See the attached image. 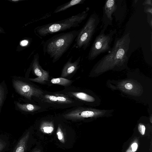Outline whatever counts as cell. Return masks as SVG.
Returning a JSON list of instances; mask_svg holds the SVG:
<instances>
[{"label": "cell", "mask_w": 152, "mask_h": 152, "mask_svg": "<svg viewBox=\"0 0 152 152\" xmlns=\"http://www.w3.org/2000/svg\"><path fill=\"white\" fill-rule=\"evenodd\" d=\"M130 42L129 33L116 37L110 50L96 64L93 71L99 73L109 70H119L126 68L129 58L127 53Z\"/></svg>", "instance_id": "cell-1"}, {"label": "cell", "mask_w": 152, "mask_h": 152, "mask_svg": "<svg viewBox=\"0 0 152 152\" xmlns=\"http://www.w3.org/2000/svg\"><path fill=\"white\" fill-rule=\"evenodd\" d=\"M80 29L55 34L43 43L45 55L52 59L53 63L58 61L67 51L78 35Z\"/></svg>", "instance_id": "cell-2"}, {"label": "cell", "mask_w": 152, "mask_h": 152, "mask_svg": "<svg viewBox=\"0 0 152 152\" xmlns=\"http://www.w3.org/2000/svg\"><path fill=\"white\" fill-rule=\"evenodd\" d=\"M88 10L60 21L39 26L35 28L34 33L39 38L42 39L51 34L78 27L87 18Z\"/></svg>", "instance_id": "cell-3"}, {"label": "cell", "mask_w": 152, "mask_h": 152, "mask_svg": "<svg viewBox=\"0 0 152 152\" xmlns=\"http://www.w3.org/2000/svg\"><path fill=\"white\" fill-rule=\"evenodd\" d=\"M100 22L96 13L91 14L79 32L75 40V46L79 49L86 50L90 45L92 37Z\"/></svg>", "instance_id": "cell-4"}, {"label": "cell", "mask_w": 152, "mask_h": 152, "mask_svg": "<svg viewBox=\"0 0 152 152\" xmlns=\"http://www.w3.org/2000/svg\"><path fill=\"white\" fill-rule=\"evenodd\" d=\"M105 30L102 28L99 34L96 36L90 49L88 59L93 60L102 53L108 52L111 49V44L113 41L116 29L111 30L107 34Z\"/></svg>", "instance_id": "cell-5"}, {"label": "cell", "mask_w": 152, "mask_h": 152, "mask_svg": "<svg viewBox=\"0 0 152 152\" xmlns=\"http://www.w3.org/2000/svg\"><path fill=\"white\" fill-rule=\"evenodd\" d=\"M12 85L16 91L26 99L31 100L33 97H39L43 95V92L20 79H14Z\"/></svg>", "instance_id": "cell-6"}, {"label": "cell", "mask_w": 152, "mask_h": 152, "mask_svg": "<svg viewBox=\"0 0 152 152\" xmlns=\"http://www.w3.org/2000/svg\"><path fill=\"white\" fill-rule=\"evenodd\" d=\"M39 55L37 53L34 55L31 64V67L34 73L37 76L35 78H30L29 80L40 83H44L49 77L48 72L43 69L40 65L39 61Z\"/></svg>", "instance_id": "cell-7"}, {"label": "cell", "mask_w": 152, "mask_h": 152, "mask_svg": "<svg viewBox=\"0 0 152 152\" xmlns=\"http://www.w3.org/2000/svg\"><path fill=\"white\" fill-rule=\"evenodd\" d=\"M116 2L115 0L106 1L103 8L102 28L106 30L109 26L112 25L113 20L112 15L117 8Z\"/></svg>", "instance_id": "cell-8"}, {"label": "cell", "mask_w": 152, "mask_h": 152, "mask_svg": "<svg viewBox=\"0 0 152 152\" xmlns=\"http://www.w3.org/2000/svg\"><path fill=\"white\" fill-rule=\"evenodd\" d=\"M102 111L90 109H77L65 114V116L71 118H87L92 117L103 114Z\"/></svg>", "instance_id": "cell-9"}, {"label": "cell", "mask_w": 152, "mask_h": 152, "mask_svg": "<svg viewBox=\"0 0 152 152\" xmlns=\"http://www.w3.org/2000/svg\"><path fill=\"white\" fill-rule=\"evenodd\" d=\"M72 57L70 58L64 64L62 71L61 76L65 77L75 72L79 67L81 57H79L74 62H72Z\"/></svg>", "instance_id": "cell-10"}, {"label": "cell", "mask_w": 152, "mask_h": 152, "mask_svg": "<svg viewBox=\"0 0 152 152\" xmlns=\"http://www.w3.org/2000/svg\"><path fill=\"white\" fill-rule=\"evenodd\" d=\"M85 0H72L57 7L53 13H56L66 10L74 6L83 4Z\"/></svg>", "instance_id": "cell-11"}, {"label": "cell", "mask_w": 152, "mask_h": 152, "mask_svg": "<svg viewBox=\"0 0 152 152\" xmlns=\"http://www.w3.org/2000/svg\"><path fill=\"white\" fill-rule=\"evenodd\" d=\"M45 98L46 101L58 103L68 104L72 102L69 99L63 96L46 95L45 96Z\"/></svg>", "instance_id": "cell-12"}, {"label": "cell", "mask_w": 152, "mask_h": 152, "mask_svg": "<svg viewBox=\"0 0 152 152\" xmlns=\"http://www.w3.org/2000/svg\"><path fill=\"white\" fill-rule=\"evenodd\" d=\"M69 94L75 98L77 99L82 101L91 102L95 101V98L92 96L83 92H71Z\"/></svg>", "instance_id": "cell-13"}, {"label": "cell", "mask_w": 152, "mask_h": 152, "mask_svg": "<svg viewBox=\"0 0 152 152\" xmlns=\"http://www.w3.org/2000/svg\"><path fill=\"white\" fill-rule=\"evenodd\" d=\"M16 104L20 110L26 112H34L41 108L39 106L31 104H22L17 102Z\"/></svg>", "instance_id": "cell-14"}, {"label": "cell", "mask_w": 152, "mask_h": 152, "mask_svg": "<svg viewBox=\"0 0 152 152\" xmlns=\"http://www.w3.org/2000/svg\"><path fill=\"white\" fill-rule=\"evenodd\" d=\"M7 94V87L4 82L0 83V111Z\"/></svg>", "instance_id": "cell-15"}, {"label": "cell", "mask_w": 152, "mask_h": 152, "mask_svg": "<svg viewBox=\"0 0 152 152\" xmlns=\"http://www.w3.org/2000/svg\"><path fill=\"white\" fill-rule=\"evenodd\" d=\"M120 88L121 89H124L126 91H133V90H135V88L140 87L135 84H134L133 82H124L121 84L120 85Z\"/></svg>", "instance_id": "cell-16"}, {"label": "cell", "mask_w": 152, "mask_h": 152, "mask_svg": "<svg viewBox=\"0 0 152 152\" xmlns=\"http://www.w3.org/2000/svg\"><path fill=\"white\" fill-rule=\"evenodd\" d=\"M10 142L7 137L0 134V152H5L8 149Z\"/></svg>", "instance_id": "cell-17"}, {"label": "cell", "mask_w": 152, "mask_h": 152, "mask_svg": "<svg viewBox=\"0 0 152 152\" xmlns=\"http://www.w3.org/2000/svg\"><path fill=\"white\" fill-rule=\"evenodd\" d=\"M51 82L54 84L67 86L70 85L72 81L67 79L63 77L53 78L51 80Z\"/></svg>", "instance_id": "cell-18"}, {"label": "cell", "mask_w": 152, "mask_h": 152, "mask_svg": "<svg viewBox=\"0 0 152 152\" xmlns=\"http://www.w3.org/2000/svg\"><path fill=\"white\" fill-rule=\"evenodd\" d=\"M32 39L31 38H26L20 41L19 46L22 48L21 50L24 49L30 45Z\"/></svg>", "instance_id": "cell-19"}, {"label": "cell", "mask_w": 152, "mask_h": 152, "mask_svg": "<svg viewBox=\"0 0 152 152\" xmlns=\"http://www.w3.org/2000/svg\"><path fill=\"white\" fill-rule=\"evenodd\" d=\"M138 129L142 135L144 134L145 130V127L144 126L141 124H139L138 126Z\"/></svg>", "instance_id": "cell-20"}, {"label": "cell", "mask_w": 152, "mask_h": 152, "mask_svg": "<svg viewBox=\"0 0 152 152\" xmlns=\"http://www.w3.org/2000/svg\"><path fill=\"white\" fill-rule=\"evenodd\" d=\"M53 129V128L51 126H46L43 128L44 132L47 133H51Z\"/></svg>", "instance_id": "cell-21"}, {"label": "cell", "mask_w": 152, "mask_h": 152, "mask_svg": "<svg viewBox=\"0 0 152 152\" xmlns=\"http://www.w3.org/2000/svg\"><path fill=\"white\" fill-rule=\"evenodd\" d=\"M131 148L133 152L135 151L137 148V144L136 143H133L131 145Z\"/></svg>", "instance_id": "cell-22"}, {"label": "cell", "mask_w": 152, "mask_h": 152, "mask_svg": "<svg viewBox=\"0 0 152 152\" xmlns=\"http://www.w3.org/2000/svg\"><path fill=\"white\" fill-rule=\"evenodd\" d=\"M58 138L59 140H61L62 138V136L60 132H58L57 133Z\"/></svg>", "instance_id": "cell-23"}, {"label": "cell", "mask_w": 152, "mask_h": 152, "mask_svg": "<svg viewBox=\"0 0 152 152\" xmlns=\"http://www.w3.org/2000/svg\"><path fill=\"white\" fill-rule=\"evenodd\" d=\"M12 3H18L20 1H21L24 0H7Z\"/></svg>", "instance_id": "cell-24"}, {"label": "cell", "mask_w": 152, "mask_h": 152, "mask_svg": "<svg viewBox=\"0 0 152 152\" xmlns=\"http://www.w3.org/2000/svg\"><path fill=\"white\" fill-rule=\"evenodd\" d=\"M5 33L6 32L3 28L0 26V33L5 34Z\"/></svg>", "instance_id": "cell-25"}, {"label": "cell", "mask_w": 152, "mask_h": 152, "mask_svg": "<svg viewBox=\"0 0 152 152\" xmlns=\"http://www.w3.org/2000/svg\"><path fill=\"white\" fill-rule=\"evenodd\" d=\"M126 152H133L132 150L131 147Z\"/></svg>", "instance_id": "cell-26"}]
</instances>
